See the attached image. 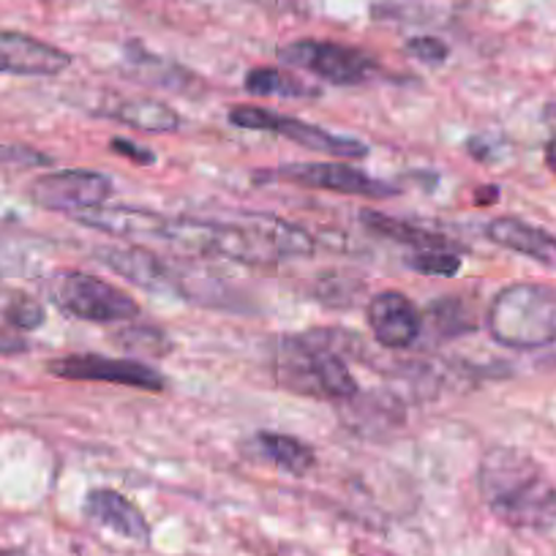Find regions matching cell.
Here are the masks:
<instances>
[{"label":"cell","mask_w":556,"mask_h":556,"mask_svg":"<svg viewBox=\"0 0 556 556\" xmlns=\"http://www.w3.org/2000/svg\"><path fill=\"white\" fill-rule=\"evenodd\" d=\"M480 496L502 523L527 532L556 527V485L529 453L491 447L478 469Z\"/></svg>","instance_id":"obj_1"},{"label":"cell","mask_w":556,"mask_h":556,"mask_svg":"<svg viewBox=\"0 0 556 556\" xmlns=\"http://www.w3.org/2000/svg\"><path fill=\"white\" fill-rule=\"evenodd\" d=\"M352 333L312 330L278 341L273 357V379L278 388L306 399L346 401L357 395V382L344 361V341Z\"/></svg>","instance_id":"obj_2"},{"label":"cell","mask_w":556,"mask_h":556,"mask_svg":"<svg viewBox=\"0 0 556 556\" xmlns=\"http://www.w3.org/2000/svg\"><path fill=\"white\" fill-rule=\"evenodd\" d=\"M489 333L513 350H540L556 341V290L545 285H510L489 306Z\"/></svg>","instance_id":"obj_3"},{"label":"cell","mask_w":556,"mask_h":556,"mask_svg":"<svg viewBox=\"0 0 556 556\" xmlns=\"http://www.w3.org/2000/svg\"><path fill=\"white\" fill-rule=\"evenodd\" d=\"M50 298L63 314L83 323H131L139 317V303L121 287L83 270H61L50 278Z\"/></svg>","instance_id":"obj_4"},{"label":"cell","mask_w":556,"mask_h":556,"mask_svg":"<svg viewBox=\"0 0 556 556\" xmlns=\"http://www.w3.org/2000/svg\"><path fill=\"white\" fill-rule=\"evenodd\" d=\"M229 123L245 131H270L281 134V137L292 139L298 146L308 148V151L328 153L336 159H366L368 146L361 139L341 137V134L328 131L323 126H314V123L301 121V117L292 115H278V112L265 110V106L254 104H240L229 110Z\"/></svg>","instance_id":"obj_5"},{"label":"cell","mask_w":556,"mask_h":556,"mask_svg":"<svg viewBox=\"0 0 556 556\" xmlns=\"http://www.w3.org/2000/svg\"><path fill=\"white\" fill-rule=\"evenodd\" d=\"M278 61L287 66L306 68L330 85H361L377 72L374 58L355 47L339 45V41L298 39L290 45L278 47Z\"/></svg>","instance_id":"obj_6"},{"label":"cell","mask_w":556,"mask_h":556,"mask_svg":"<svg viewBox=\"0 0 556 556\" xmlns=\"http://www.w3.org/2000/svg\"><path fill=\"white\" fill-rule=\"evenodd\" d=\"M50 374L68 382H106L123 384V388L148 390V393H162L167 390V377L142 361H126V357L106 355H66L50 361Z\"/></svg>","instance_id":"obj_7"},{"label":"cell","mask_w":556,"mask_h":556,"mask_svg":"<svg viewBox=\"0 0 556 556\" xmlns=\"http://www.w3.org/2000/svg\"><path fill=\"white\" fill-rule=\"evenodd\" d=\"M112 191V180L93 169H61V173H47L30 184V200L34 205L52 213H77L93 211L104 205Z\"/></svg>","instance_id":"obj_8"},{"label":"cell","mask_w":556,"mask_h":556,"mask_svg":"<svg viewBox=\"0 0 556 556\" xmlns=\"http://www.w3.org/2000/svg\"><path fill=\"white\" fill-rule=\"evenodd\" d=\"M260 180H287V184L306 186V189H325L336 194L368 197V200H384L395 197L399 189L384 180L371 178L355 167L333 162H312V164H290V167H278L270 173H260Z\"/></svg>","instance_id":"obj_9"},{"label":"cell","mask_w":556,"mask_h":556,"mask_svg":"<svg viewBox=\"0 0 556 556\" xmlns=\"http://www.w3.org/2000/svg\"><path fill=\"white\" fill-rule=\"evenodd\" d=\"M366 319L374 339L388 350H406L424 333V314L399 290L374 295L366 306Z\"/></svg>","instance_id":"obj_10"},{"label":"cell","mask_w":556,"mask_h":556,"mask_svg":"<svg viewBox=\"0 0 556 556\" xmlns=\"http://www.w3.org/2000/svg\"><path fill=\"white\" fill-rule=\"evenodd\" d=\"M72 66V55L61 47L17 30H0V74L17 77H55Z\"/></svg>","instance_id":"obj_11"},{"label":"cell","mask_w":556,"mask_h":556,"mask_svg":"<svg viewBox=\"0 0 556 556\" xmlns=\"http://www.w3.org/2000/svg\"><path fill=\"white\" fill-rule=\"evenodd\" d=\"M251 235L260 254L262 265L278 260H292V256H312L314 254V238L298 224L278 218L273 213H243L238 218Z\"/></svg>","instance_id":"obj_12"},{"label":"cell","mask_w":556,"mask_h":556,"mask_svg":"<svg viewBox=\"0 0 556 556\" xmlns=\"http://www.w3.org/2000/svg\"><path fill=\"white\" fill-rule=\"evenodd\" d=\"M96 260L142 290L178 292V276L169 270L162 256L142 245H104V249H96Z\"/></svg>","instance_id":"obj_13"},{"label":"cell","mask_w":556,"mask_h":556,"mask_svg":"<svg viewBox=\"0 0 556 556\" xmlns=\"http://www.w3.org/2000/svg\"><path fill=\"white\" fill-rule=\"evenodd\" d=\"M83 510L96 527L110 529V532L121 534V538L134 540V543H148V540H151L148 518L142 516V510H139L131 500H126L121 491L93 489L85 496Z\"/></svg>","instance_id":"obj_14"},{"label":"cell","mask_w":556,"mask_h":556,"mask_svg":"<svg viewBox=\"0 0 556 556\" xmlns=\"http://www.w3.org/2000/svg\"><path fill=\"white\" fill-rule=\"evenodd\" d=\"M167 218L156 211H142V207H123V205H99L93 211H85L74 216V222L85 227L101 229L115 238H164Z\"/></svg>","instance_id":"obj_15"},{"label":"cell","mask_w":556,"mask_h":556,"mask_svg":"<svg viewBox=\"0 0 556 556\" xmlns=\"http://www.w3.org/2000/svg\"><path fill=\"white\" fill-rule=\"evenodd\" d=\"M485 235L502 249L516 251V254L529 256V260L556 270V238L545 229L521 222V218L502 216L485 227Z\"/></svg>","instance_id":"obj_16"},{"label":"cell","mask_w":556,"mask_h":556,"mask_svg":"<svg viewBox=\"0 0 556 556\" xmlns=\"http://www.w3.org/2000/svg\"><path fill=\"white\" fill-rule=\"evenodd\" d=\"M254 447L256 456L270 462L273 467L285 469V472L301 475L312 472L317 467V456H314V447L308 442L298 440V437L290 434H278V431H260L254 437Z\"/></svg>","instance_id":"obj_17"},{"label":"cell","mask_w":556,"mask_h":556,"mask_svg":"<svg viewBox=\"0 0 556 556\" xmlns=\"http://www.w3.org/2000/svg\"><path fill=\"white\" fill-rule=\"evenodd\" d=\"M346 420H350L352 429H357V434L374 437V431H390L399 429L404 409H401L399 401L388 393H366L363 395L357 390V395L346 399Z\"/></svg>","instance_id":"obj_18"},{"label":"cell","mask_w":556,"mask_h":556,"mask_svg":"<svg viewBox=\"0 0 556 556\" xmlns=\"http://www.w3.org/2000/svg\"><path fill=\"white\" fill-rule=\"evenodd\" d=\"M106 115L126 123L128 128H137V131L169 134L180 128L178 110L159 99H121L106 110Z\"/></svg>","instance_id":"obj_19"},{"label":"cell","mask_w":556,"mask_h":556,"mask_svg":"<svg viewBox=\"0 0 556 556\" xmlns=\"http://www.w3.org/2000/svg\"><path fill=\"white\" fill-rule=\"evenodd\" d=\"M363 227L371 229L374 235H382V238L395 240V243L412 245L417 251H429V249H456L451 238L440 232H431V229L417 227V224L401 222V218L388 216V213L377 211H363L361 213Z\"/></svg>","instance_id":"obj_20"},{"label":"cell","mask_w":556,"mask_h":556,"mask_svg":"<svg viewBox=\"0 0 556 556\" xmlns=\"http://www.w3.org/2000/svg\"><path fill=\"white\" fill-rule=\"evenodd\" d=\"M243 88L249 90L251 96H262V99H317L323 96V90L312 83H303L301 77L290 72H281V68L260 66L251 68L245 74Z\"/></svg>","instance_id":"obj_21"},{"label":"cell","mask_w":556,"mask_h":556,"mask_svg":"<svg viewBox=\"0 0 556 556\" xmlns=\"http://www.w3.org/2000/svg\"><path fill=\"white\" fill-rule=\"evenodd\" d=\"M429 317L442 336H464L478 328V312L462 298H440L429 306Z\"/></svg>","instance_id":"obj_22"},{"label":"cell","mask_w":556,"mask_h":556,"mask_svg":"<svg viewBox=\"0 0 556 556\" xmlns=\"http://www.w3.org/2000/svg\"><path fill=\"white\" fill-rule=\"evenodd\" d=\"M121 341L123 350L134 352V355H148V357H164L173 344L164 336L162 328L146 323H126V328L115 336Z\"/></svg>","instance_id":"obj_23"},{"label":"cell","mask_w":556,"mask_h":556,"mask_svg":"<svg viewBox=\"0 0 556 556\" xmlns=\"http://www.w3.org/2000/svg\"><path fill=\"white\" fill-rule=\"evenodd\" d=\"M406 265L424 276H456L462 270V254L456 249H429L415 251Z\"/></svg>","instance_id":"obj_24"},{"label":"cell","mask_w":556,"mask_h":556,"mask_svg":"<svg viewBox=\"0 0 556 556\" xmlns=\"http://www.w3.org/2000/svg\"><path fill=\"white\" fill-rule=\"evenodd\" d=\"M3 317H7V323L12 325L14 330H36L45 325V306H41L39 301H34V298L28 295H14L12 301H9V306L3 308Z\"/></svg>","instance_id":"obj_25"},{"label":"cell","mask_w":556,"mask_h":556,"mask_svg":"<svg viewBox=\"0 0 556 556\" xmlns=\"http://www.w3.org/2000/svg\"><path fill=\"white\" fill-rule=\"evenodd\" d=\"M361 281L350 276L333 278L330 273L319 276V303H328V306H352V298L361 292Z\"/></svg>","instance_id":"obj_26"},{"label":"cell","mask_w":556,"mask_h":556,"mask_svg":"<svg viewBox=\"0 0 556 556\" xmlns=\"http://www.w3.org/2000/svg\"><path fill=\"white\" fill-rule=\"evenodd\" d=\"M406 52L412 58H417L420 63H434V66H440L451 55V47L445 41L434 39V36H415V39L406 41Z\"/></svg>","instance_id":"obj_27"},{"label":"cell","mask_w":556,"mask_h":556,"mask_svg":"<svg viewBox=\"0 0 556 556\" xmlns=\"http://www.w3.org/2000/svg\"><path fill=\"white\" fill-rule=\"evenodd\" d=\"M110 148H112V153L128 159V162L137 164V167H153V164H156V153L148 151V148H142V146H137V142H131V139L115 137L110 142Z\"/></svg>","instance_id":"obj_28"},{"label":"cell","mask_w":556,"mask_h":556,"mask_svg":"<svg viewBox=\"0 0 556 556\" xmlns=\"http://www.w3.org/2000/svg\"><path fill=\"white\" fill-rule=\"evenodd\" d=\"M28 350V339L12 325H0V355H20Z\"/></svg>","instance_id":"obj_29"},{"label":"cell","mask_w":556,"mask_h":556,"mask_svg":"<svg viewBox=\"0 0 556 556\" xmlns=\"http://www.w3.org/2000/svg\"><path fill=\"white\" fill-rule=\"evenodd\" d=\"M12 162L47 164V156L34 153L30 148H23V146H0V164H12Z\"/></svg>","instance_id":"obj_30"},{"label":"cell","mask_w":556,"mask_h":556,"mask_svg":"<svg viewBox=\"0 0 556 556\" xmlns=\"http://www.w3.org/2000/svg\"><path fill=\"white\" fill-rule=\"evenodd\" d=\"M545 164H548L551 173L556 175V137L551 139L548 146H545Z\"/></svg>","instance_id":"obj_31"},{"label":"cell","mask_w":556,"mask_h":556,"mask_svg":"<svg viewBox=\"0 0 556 556\" xmlns=\"http://www.w3.org/2000/svg\"><path fill=\"white\" fill-rule=\"evenodd\" d=\"M0 556H28V554H23V551H0Z\"/></svg>","instance_id":"obj_32"},{"label":"cell","mask_w":556,"mask_h":556,"mask_svg":"<svg viewBox=\"0 0 556 556\" xmlns=\"http://www.w3.org/2000/svg\"><path fill=\"white\" fill-rule=\"evenodd\" d=\"M50 3H52V0H50Z\"/></svg>","instance_id":"obj_33"}]
</instances>
